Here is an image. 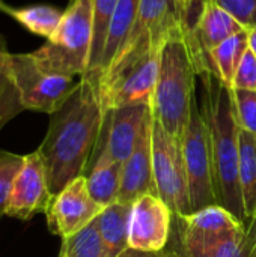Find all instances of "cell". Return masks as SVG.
<instances>
[{"mask_svg":"<svg viewBox=\"0 0 256 257\" xmlns=\"http://www.w3.org/2000/svg\"><path fill=\"white\" fill-rule=\"evenodd\" d=\"M152 167L157 196L172 214H192L189 182L183 155V143L172 137L152 117Z\"/></svg>","mask_w":256,"mask_h":257,"instance_id":"9","label":"cell"},{"mask_svg":"<svg viewBox=\"0 0 256 257\" xmlns=\"http://www.w3.org/2000/svg\"><path fill=\"white\" fill-rule=\"evenodd\" d=\"M234 15L244 29L256 27V0H214Z\"/></svg>","mask_w":256,"mask_h":257,"instance_id":"27","label":"cell"},{"mask_svg":"<svg viewBox=\"0 0 256 257\" xmlns=\"http://www.w3.org/2000/svg\"><path fill=\"white\" fill-rule=\"evenodd\" d=\"M0 217H2V215H0Z\"/></svg>","mask_w":256,"mask_h":257,"instance_id":"32","label":"cell"},{"mask_svg":"<svg viewBox=\"0 0 256 257\" xmlns=\"http://www.w3.org/2000/svg\"><path fill=\"white\" fill-rule=\"evenodd\" d=\"M247 48H249V30H243L228 38L222 44H219L210 53L211 68L226 86L231 87L238 65Z\"/></svg>","mask_w":256,"mask_h":257,"instance_id":"20","label":"cell"},{"mask_svg":"<svg viewBox=\"0 0 256 257\" xmlns=\"http://www.w3.org/2000/svg\"><path fill=\"white\" fill-rule=\"evenodd\" d=\"M60 257H109L95 220L78 233L62 239Z\"/></svg>","mask_w":256,"mask_h":257,"instance_id":"23","label":"cell"},{"mask_svg":"<svg viewBox=\"0 0 256 257\" xmlns=\"http://www.w3.org/2000/svg\"><path fill=\"white\" fill-rule=\"evenodd\" d=\"M24 163L23 155L0 149V215H5V206L17 173Z\"/></svg>","mask_w":256,"mask_h":257,"instance_id":"24","label":"cell"},{"mask_svg":"<svg viewBox=\"0 0 256 257\" xmlns=\"http://www.w3.org/2000/svg\"><path fill=\"white\" fill-rule=\"evenodd\" d=\"M196 77L198 72L189 45L181 26L177 23L170 29L161 48L151 113L152 117L181 143L190 119L192 104L196 98Z\"/></svg>","mask_w":256,"mask_h":257,"instance_id":"3","label":"cell"},{"mask_svg":"<svg viewBox=\"0 0 256 257\" xmlns=\"http://www.w3.org/2000/svg\"><path fill=\"white\" fill-rule=\"evenodd\" d=\"M240 187L247 224L256 215V134L240 128Z\"/></svg>","mask_w":256,"mask_h":257,"instance_id":"19","label":"cell"},{"mask_svg":"<svg viewBox=\"0 0 256 257\" xmlns=\"http://www.w3.org/2000/svg\"><path fill=\"white\" fill-rule=\"evenodd\" d=\"M53 196L50 193L47 170L38 149L24 155L21 170L17 173L6 206L5 215L29 220L38 214L47 212Z\"/></svg>","mask_w":256,"mask_h":257,"instance_id":"11","label":"cell"},{"mask_svg":"<svg viewBox=\"0 0 256 257\" xmlns=\"http://www.w3.org/2000/svg\"><path fill=\"white\" fill-rule=\"evenodd\" d=\"M169 32L148 36L116 53L97 84L103 111L136 104L151 105L161 48Z\"/></svg>","mask_w":256,"mask_h":257,"instance_id":"4","label":"cell"},{"mask_svg":"<svg viewBox=\"0 0 256 257\" xmlns=\"http://www.w3.org/2000/svg\"><path fill=\"white\" fill-rule=\"evenodd\" d=\"M252 256V247L250 241L247 236V229L246 232L240 233L238 236L229 239L225 242L219 251L214 254V257H250Z\"/></svg>","mask_w":256,"mask_h":257,"instance_id":"28","label":"cell"},{"mask_svg":"<svg viewBox=\"0 0 256 257\" xmlns=\"http://www.w3.org/2000/svg\"><path fill=\"white\" fill-rule=\"evenodd\" d=\"M118 257H178L175 251H142V250H134V248H127L122 251Z\"/></svg>","mask_w":256,"mask_h":257,"instance_id":"29","label":"cell"},{"mask_svg":"<svg viewBox=\"0 0 256 257\" xmlns=\"http://www.w3.org/2000/svg\"><path fill=\"white\" fill-rule=\"evenodd\" d=\"M232 98L240 128L256 134V90L232 89Z\"/></svg>","mask_w":256,"mask_h":257,"instance_id":"25","label":"cell"},{"mask_svg":"<svg viewBox=\"0 0 256 257\" xmlns=\"http://www.w3.org/2000/svg\"><path fill=\"white\" fill-rule=\"evenodd\" d=\"M133 205L113 203L103 209L95 218L100 236L104 242L109 257H118L122 251L130 248V217Z\"/></svg>","mask_w":256,"mask_h":257,"instance_id":"16","label":"cell"},{"mask_svg":"<svg viewBox=\"0 0 256 257\" xmlns=\"http://www.w3.org/2000/svg\"><path fill=\"white\" fill-rule=\"evenodd\" d=\"M174 214L157 196L146 194L136 200L130 217V248L142 251H163L169 242Z\"/></svg>","mask_w":256,"mask_h":257,"instance_id":"13","label":"cell"},{"mask_svg":"<svg viewBox=\"0 0 256 257\" xmlns=\"http://www.w3.org/2000/svg\"><path fill=\"white\" fill-rule=\"evenodd\" d=\"M149 114L151 105L148 104L127 105L104 111L100 136L88 167L101 157L125 163L133 154Z\"/></svg>","mask_w":256,"mask_h":257,"instance_id":"10","label":"cell"},{"mask_svg":"<svg viewBox=\"0 0 256 257\" xmlns=\"http://www.w3.org/2000/svg\"><path fill=\"white\" fill-rule=\"evenodd\" d=\"M231 89L256 90V54L247 48L235 72Z\"/></svg>","mask_w":256,"mask_h":257,"instance_id":"26","label":"cell"},{"mask_svg":"<svg viewBox=\"0 0 256 257\" xmlns=\"http://www.w3.org/2000/svg\"><path fill=\"white\" fill-rule=\"evenodd\" d=\"M247 236H249L250 247H252V256L250 257H256V215L247 224Z\"/></svg>","mask_w":256,"mask_h":257,"instance_id":"30","label":"cell"},{"mask_svg":"<svg viewBox=\"0 0 256 257\" xmlns=\"http://www.w3.org/2000/svg\"><path fill=\"white\" fill-rule=\"evenodd\" d=\"M94 36V0H69L54 33L35 51V63L48 74L83 77Z\"/></svg>","mask_w":256,"mask_h":257,"instance_id":"5","label":"cell"},{"mask_svg":"<svg viewBox=\"0 0 256 257\" xmlns=\"http://www.w3.org/2000/svg\"><path fill=\"white\" fill-rule=\"evenodd\" d=\"M11 72L24 110L53 114L75 90L74 77L42 71L30 53H11Z\"/></svg>","mask_w":256,"mask_h":257,"instance_id":"8","label":"cell"},{"mask_svg":"<svg viewBox=\"0 0 256 257\" xmlns=\"http://www.w3.org/2000/svg\"><path fill=\"white\" fill-rule=\"evenodd\" d=\"M146 194H157L152 167V113L143 125L133 154L122 164L118 202L133 205Z\"/></svg>","mask_w":256,"mask_h":257,"instance_id":"14","label":"cell"},{"mask_svg":"<svg viewBox=\"0 0 256 257\" xmlns=\"http://www.w3.org/2000/svg\"><path fill=\"white\" fill-rule=\"evenodd\" d=\"M178 233V257H214L229 239L246 232L247 224L220 205L187 215H174Z\"/></svg>","mask_w":256,"mask_h":257,"instance_id":"6","label":"cell"},{"mask_svg":"<svg viewBox=\"0 0 256 257\" xmlns=\"http://www.w3.org/2000/svg\"><path fill=\"white\" fill-rule=\"evenodd\" d=\"M122 164L124 163L101 157L95 160L84 172L88 191L91 197L103 208L118 202L122 179Z\"/></svg>","mask_w":256,"mask_h":257,"instance_id":"15","label":"cell"},{"mask_svg":"<svg viewBox=\"0 0 256 257\" xmlns=\"http://www.w3.org/2000/svg\"><path fill=\"white\" fill-rule=\"evenodd\" d=\"M103 209L104 208L91 197L86 178L80 176L53 197L45 212L48 229L62 239L69 238L89 226Z\"/></svg>","mask_w":256,"mask_h":257,"instance_id":"12","label":"cell"},{"mask_svg":"<svg viewBox=\"0 0 256 257\" xmlns=\"http://www.w3.org/2000/svg\"><path fill=\"white\" fill-rule=\"evenodd\" d=\"M198 77L204 86L201 111L210 134L219 205L241 223L247 224L238 176L240 125L232 89L226 86L213 69H207Z\"/></svg>","mask_w":256,"mask_h":257,"instance_id":"2","label":"cell"},{"mask_svg":"<svg viewBox=\"0 0 256 257\" xmlns=\"http://www.w3.org/2000/svg\"><path fill=\"white\" fill-rule=\"evenodd\" d=\"M0 12L9 15L27 32L48 39L57 29L63 11L53 5H27V6H12L5 0H0Z\"/></svg>","mask_w":256,"mask_h":257,"instance_id":"18","label":"cell"},{"mask_svg":"<svg viewBox=\"0 0 256 257\" xmlns=\"http://www.w3.org/2000/svg\"><path fill=\"white\" fill-rule=\"evenodd\" d=\"M140 2L142 0H118L115 12L110 18L107 38H106V44H104V50H103V56H101L98 71L95 74V78L91 80L95 84H98L100 77L107 71L115 54L118 53L119 47L127 39V36H128V33H130V30H131V27L137 18Z\"/></svg>","mask_w":256,"mask_h":257,"instance_id":"17","label":"cell"},{"mask_svg":"<svg viewBox=\"0 0 256 257\" xmlns=\"http://www.w3.org/2000/svg\"><path fill=\"white\" fill-rule=\"evenodd\" d=\"M24 111L11 72V53L0 33V131L8 122Z\"/></svg>","mask_w":256,"mask_h":257,"instance_id":"21","label":"cell"},{"mask_svg":"<svg viewBox=\"0 0 256 257\" xmlns=\"http://www.w3.org/2000/svg\"><path fill=\"white\" fill-rule=\"evenodd\" d=\"M249 48L256 54V27L249 30Z\"/></svg>","mask_w":256,"mask_h":257,"instance_id":"31","label":"cell"},{"mask_svg":"<svg viewBox=\"0 0 256 257\" xmlns=\"http://www.w3.org/2000/svg\"><path fill=\"white\" fill-rule=\"evenodd\" d=\"M183 155L189 182L192 212L219 205L210 134L196 98L193 99L190 119L183 137Z\"/></svg>","mask_w":256,"mask_h":257,"instance_id":"7","label":"cell"},{"mask_svg":"<svg viewBox=\"0 0 256 257\" xmlns=\"http://www.w3.org/2000/svg\"><path fill=\"white\" fill-rule=\"evenodd\" d=\"M104 111L98 87L81 77L63 105L50 114L48 131L38 148L47 170L51 196H57L69 182L84 176L95 149Z\"/></svg>","mask_w":256,"mask_h":257,"instance_id":"1","label":"cell"},{"mask_svg":"<svg viewBox=\"0 0 256 257\" xmlns=\"http://www.w3.org/2000/svg\"><path fill=\"white\" fill-rule=\"evenodd\" d=\"M116 5H118V0H94V36H92L88 71L83 75L84 78H89V80L95 78V74L101 62L104 44H106L110 18L115 12Z\"/></svg>","mask_w":256,"mask_h":257,"instance_id":"22","label":"cell"}]
</instances>
